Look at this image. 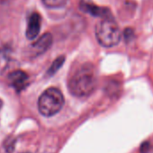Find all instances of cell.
Listing matches in <instances>:
<instances>
[{
	"label": "cell",
	"instance_id": "5",
	"mask_svg": "<svg viewBox=\"0 0 153 153\" xmlns=\"http://www.w3.org/2000/svg\"><path fill=\"white\" fill-rule=\"evenodd\" d=\"M8 81L16 90L21 91L28 85V76L22 70H16L8 76Z\"/></svg>",
	"mask_w": 153,
	"mask_h": 153
},
{
	"label": "cell",
	"instance_id": "3",
	"mask_svg": "<svg viewBox=\"0 0 153 153\" xmlns=\"http://www.w3.org/2000/svg\"><path fill=\"white\" fill-rule=\"evenodd\" d=\"M64 105V97L56 88L46 89L39 97L38 109L41 114L50 117L60 111Z\"/></svg>",
	"mask_w": 153,
	"mask_h": 153
},
{
	"label": "cell",
	"instance_id": "6",
	"mask_svg": "<svg viewBox=\"0 0 153 153\" xmlns=\"http://www.w3.org/2000/svg\"><path fill=\"white\" fill-rule=\"evenodd\" d=\"M42 18L38 13H33L29 18L26 27V37L29 40H33L38 36L41 29Z\"/></svg>",
	"mask_w": 153,
	"mask_h": 153
},
{
	"label": "cell",
	"instance_id": "1",
	"mask_svg": "<svg viewBox=\"0 0 153 153\" xmlns=\"http://www.w3.org/2000/svg\"><path fill=\"white\" fill-rule=\"evenodd\" d=\"M97 87V76L94 66L85 63L79 66L71 75L68 81L70 93L78 97L91 95Z\"/></svg>",
	"mask_w": 153,
	"mask_h": 153
},
{
	"label": "cell",
	"instance_id": "8",
	"mask_svg": "<svg viewBox=\"0 0 153 153\" xmlns=\"http://www.w3.org/2000/svg\"><path fill=\"white\" fill-rule=\"evenodd\" d=\"M64 61H65V58H64L63 56L58 57V58L52 62V64L51 65L50 68H49L48 71H47V74H48L49 76L54 75V74L61 68V66L63 65Z\"/></svg>",
	"mask_w": 153,
	"mask_h": 153
},
{
	"label": "cell",
	"instance_id": "9",
	"mask_svg": "<svg viewBox=\"0 0 153 153\" xmlns=\"http://www.w3.org/2000/svg\"><path fill=\"white\" fill-rule=\"evenodd\" d=\"M43 4L51 8H58L60 7H63L67 0H42Z\"/></svg>",
	"mask_w": 153,
	"mask_h": 153
},
{
	"label": "cell",
	"instance_id": "11",
	"mask_svg": "<svg viewBox=\"0 0 153 153\" xmlns=\"http://www.w3.org/2000/svg\"><path fill=\"white\" fill-rule=\"evenodd\" d=\"M132 35H133V32L131 29H126L125 32H124V36H125V39H130V38H132Z\"/></svg>",
	"mask_w": 153,
	"mask_h": 153
},
{
	"label": "cell",
	"instance_id": "4",
	"mask_svg": "<svg viewBox=\"0 0 153 153\" xmlns=\"http://www.w3.org/2000/svg\"><path fill=\"white\" fill-rule=\"evenodd\" d=\"M51 43H52V36L51 33H47L32 44L30 48V54H33V57L42 54L45 52L51 46Z\"/></svg>",
	"mask_w": 153,
	"mask_h": 153
},
{
	"label": "cell",
	"instance_id": "2",
	"mask_svg": "<svg viewBox=\"0 0 153 153\" xmlns=\"http://www.w3.org/2000/svg\"><path fill=\"white\" fill-rule=\"evenodd\" d=\"M96 36L100 45L110 48L117 45L120 42V28L113 18L105 16L96 26Z\"/></svg>",
	"mask_w": 153,
	"mask_h": 153
},
{
	"label": "cell",
	"instance_id": "13",
	"mask_svg": "<svg viewBox=\"0 0 153 153\" xmlns=\"http://www.w3.org/2000/svg\"><path fill=\"white\" fill-rule=\"evenodd\" d=\"M22 153H30V152H28V151H25V152H22Z\"/></svg>",
	"mask_w": 153,
	"mask_h": 153
},
{
	"label": "cell",
	"instance_id": "10",
	"mask_svg": "<svg viewBox=\"0 0 153 153\" xmlns=\"http://www.w3.org/2000/svg\"><path fill=\"white\" fill-rule=\"evenodd\" d=\"M149 142H144L141 146H140V152L141 153H148L149 152Z\"/></svg>",
	"mask_w": 153,
	"mask_h": 153
},
{
	"label": "cell",
	"instance_id": "7",
	"mask_svg": "<svg viewBox=\"0 0 153 153\" xmlns=\"http://www.w3.org/2000/svg\"><path fill=\"white\" fill-rule=\"evenodd\" d=\"M80 8L86 13H88L93 16H106V13H108L107 9L99 7L94 4L82 2L80 5Z\"/></svg>",
	"mask_w": 153,
	"mask_h": 153
},
{
	"label": "cell",
	"instance_id": "12",
	"mask_svg": "<svg viewBox=\"0 0 153 153\" xmlns=\"http://www.w3.org/2000/svg\"><path fill=\"white\" fill-rule=\"evenodd\" d=\"M2 105H3V102L1 99H0V110H1V108H2Z\"/></svg>",
	"mask_w": 153,
	"mask_h": 153
}]
</instances>
